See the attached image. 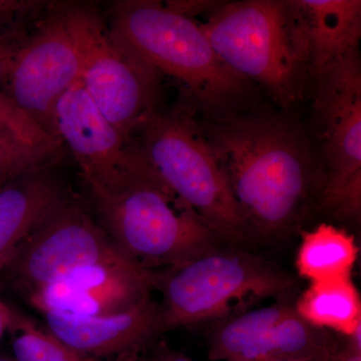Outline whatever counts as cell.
<instances>
[{"instance_id": "25", "label": "cell", "mask_w": 361, "mask_h": 361, "mask_svg": "<svg viewBox=\"0 0 361 361\" xmlns=\"http://www.w3.org/2000/svg\"><path fill=\"white\" fill-rule=\"evenodd\" d=\"M339 343L338 342L336 348L332 350L327 351V353H322V355L314 356V357L310 358H272V360H266L263 361H332L336 357L337 350H338Z\"/></svg>"}, {"instance_id": "28", "label": "cell", "mask_w": 361, "mask_h": 361, "mask_svg": "<svg viewBox=\"0 0 361 361\" xmlns=\"http://www.w3.org/2000/svg\"><path fill=\"white\" fill-rule=\"evenodd\" d=\"M0 361H16L13 358L6 357V356H0Z\"/></svg>"}, {"instance_id": "21", "label": "cell", "mask_w": 361, "mask_h": 361, "mask_svg": "<svg viewBox=\"0 0 361 361\" xmlns=\"http://www.w3.org/2000/svg\"><path fill=\"white\" fill-rule=\"evenodd\" d=\"M51 4L37 0H0V32L37 20Z\"/></svg>"}, {"instance_id": "20", "label": "cell", "mask_w": 361, "mask_h": 361, "mask_svg": "<svg viewBox=\"0 0 361 361\" xmlns=\"http://www.w3.org/2000/svg\"><path fill=\"white\" fill-rule=\"evenodd\" d=\"M9 332L16 361H87L20 313Z\"/></svg>"}, {"instance_id": "19", "label": "cell", "mask_w": 361, "mask_h": 361, "mask_svg": "<svg viewBox=\"0 0 361 361\" xmlns=\"http://www.w3.org/2000/svg\"><path fill=\"white\" fill-rule=\"evenodd\" d=\"M293 305L312 326L344 338L361 327L360 295L351 277L310 283Z\"/></svg>"}, {"instance_id": "10", "label": "cell", "mask_w": 361, "mask_h": 361, "mask_svg": "<svg viewBox=\"0 0 361 361\" xmlns=\"http://www.w3.org/2000/svg\"><path fill=\"white\" fill-rule=\"evenodd\" d=\"M128 257L70 197L28 235L0 278L26 297L82 266Z\"/></svg>"}, {"instance_id": "2", "label": "cell", "mask_w": 361, "mask_h": 361, "mask_svg": "<svg viewBox=\"0 0 361 361\" xmlns=\"http://www.w3.org/2000/svg\"><path fill=\"white\" fill-rule=\"evenodd\" d=\"M108 25L121 44L179 82L202 118L255 108V85L225 65L199 21L167 4L127 0L113 4Z\"/></svg>"}, {"instance_id": "9", "label": "cell", "mask_w": 361, "mask_h": 361, "mask_svg": "<svg viewBox=\"0 0 361 361\" xmlns=\"http://www.w3.org/2000/svg\"><path fill=\"white\" fill-rule=\"evenodd\" d=\"M314 111L325 161L322 205L336 217L361 213V63L357 49L316 73Z\"/></svg>"}, {"instance_id": "16", "label": "cell", "mask_w": 361, "mask_h": 361, "mask_svg": "<svg viewBox=\"0 0 361 361\" xmlns=\"http://www.w3.org/2000/svg\"><path fill=\"white\" fill-rule=\"evenodd\" d=\"M308 47L314 77L339 56L357 49L361 37L360 0H292Z\"/></svg>"}, {"instance_id": "26", "label": "cell", "mask_w": 361, "mask_h": 361, "mask_svg": "<svg viewBox=\"0 0 361 361\" xmlns=\"http://www.w3.org/2000/svg\"><path fill=\"white\" fill-rule=\"evenodd\" d=\"M16 176L9 171V169L0 161V190L2 189L9 180L14 179Z\"/></svg>"}, {"instance_id": "3", "label": "cell", "mask_w": 361, "mask_h": 361, "mask_svg": "<svg viewBox=\"0 0 361 361\" xmlns=\"http://www.w3.org/2000/svg\"><path fill=\"white\" fill-rule=\"evenodd\" d=\"M207 13L199 23L230 70L260 85L281 108L302 101L314 73L292 0L214 2Z\"/></svg>"}, {"instance_id": "1", "label": "cell", "mask_w": 361, "mask_h": 361, "mask_svg": "<svg viewBox=\"0 0 361 361\" xmlns=\"http://www.w3.org/2000/svg\"><path fill=\"white\" fill-rule=\"evenodd\" d=\"M199 122L253 238L290 229L316 173L302 127L285 114L255 108Z\"/></svg>"}, {"instance_id": "18", "label": "cell", "mask_w": 361, "mask_h": 361, "mask_svg": "<svg viewBox=\"0 0 361 361\" xmlns=\"http://www.w3.org/2000/svg\"><path fill=\"white\" fill-rule=\"evenodd\" d=\"M360 248L353 235L322 223L302 233L295 266L300 277L310 283L350 278Z\"/></svg>"}, {"instance_id": "8", "label": "cell", "mask_w": 361, "mask_h": 361, "mask_svg": "<svg viewBox=\"0 0 361 361\" xmlns=\"http://www.w3.org/2000/svg\"><path fill=\"white\" fill-rule=\"evenodd\" d=\"M78 78L77 49L61 4L0 32V90L49 134L56 135L52 113L56 102Z\"/></svg>"}, {"instance_id": "13", "label": "cell", "mask_w": 361, "mask_h": 361, "mask_svg": "<svg viewBox=\"0 0 361 361\" xmlns=\"http://www.w3.org/2000/svg\"><path fill=\"white\" fill-rule=\"evenodd\" d=\"M157 270L132 258L82 266L25 299L42 315L90 318L130 310L152 297Z\"/></svg>"}, {"instance_id": "14", "label": "cell", "mask_w": 361, "mask_h": 361, "mask_svg": "<svg viewBox=\"0 0 361 361\" xmlns=\"http://www.w3.org/2000/svg\"><path fill=\"white\" fill-rule=\"evenodd\" d=\"M44 317L45 330L87 361H115L141 355L163 334L160 303L153 296L115 314Z\"/></svg>"}, {"instance_id": "15", "label": "cell", "mask_w": 361, "mask_h": 361, "mask_svg": "<svg viewBox=\"0 0 361 361\" xmlns=\"http://www.w3.org/2000/svg\"><path fill=\"white\" fill-rule=\"evenodd\" d=\"M68 198L51 166L20 175L0 190V273L35 228Z\"/></svg>"}, {"instance_id": "27", "label": "cell", "mask_w": 361, "mask_h": 361, "mask_svg": "<svg viewBox=\"0 0 361 361\" xmlns=\"http://www.w3.org/2000/svg\"><path fill=\"white\" fill-rule=\"evenodd\" d=\"M140 356L141 355H133L129 356V357L120 358V360H116L115 361H140Z\"/></svg>"}, {"instance_id": "11", "label": "cell", "mask_w": 361, "mask_h": 361, "mask_svg": "<svg viewBox=\"0 0 361 361\" xmlns=\"http://www.w3.org/2000/svg\"><path fill=\"white\" fill-rule=\"evenodd\" d=\"M52 130L71 149L90 193H114L155 173L135 140L126 137L103 115L80 80L56 102Z\"/></svg>"}, {"instance_id": "23", "label": "cell", "mask_w": 361, "mask_h": 361, "mask_svg": "<svg viewBox=\"0 0 361 361\" xmlns=\"http://www.w3.org/2000/svg\"><path fill=\"white\" fill-rule=\"evenodd\" d=\"M332 361H361V332L358 331L339 343L336 357Z\"/></svg>"}, {"instance_id": "24", "label": "cell", "mask_w": 361, "mask_h": 361, "mask_svg": "<svg viewBox=\"0 0 361 361\" xmlns=\"http://www.w3.org/2000/svg\"><path fill=\"white\" fill-rule=\"evenodd\" d=\"M20 312L13 310L8 304L0 298V338L4 332L11 331L18 319Z\"/></svg>"}, {"instance_id": "5", "label": "cell", "mask_w": 361, "mask_h": 361, "mask_svg": "<svg viewBox=\"0 0 361 361\" xmlns=\"http://www.w3.org/2000/svg\"><path fill=\"white\" fill-rule=\"evenodd\" d=\"M222 246L157 270L163 334L218 322L259 301L287 300L295 288L291 276L267 261L240 247Z\"/></svg>"}, {"instance_id": "22", "label": "cell", "mask_w": 361, "mask_h": 361, "mask_svg": "<svg viewBox=\"0 0 361 361\" xmlns=\"http://www.w3.org/2000/svg\"><path fill=\"white\" fill-rule=\"evenodd\" d=\"M156 342L142 353L140 361H195L178 351L173 350L163 342Z\"/></svg>"}, {"instance_id": "4", "label": "cell", "mask_w": 361, "mask_h": 361, "mask_svg": "<svg viewBox=\"0 0 361 361\" xmlns=\"http://www.w3.org/2000/svg\"><path fill=\"white\" fill-rule=\"evenodd\" d=\"M134 140L164 184L200 216L223 243L239 247L254 239L204 137L193 104L157 110Z\"/></svg>"}, {"instance_id": "7", "label": "cell", "mask_w": 361, "mask_h": 361, "mask_svg": "<svg viewBox=\"0 0 361 361\" xmlns=\"http://www.w3.org/2000/svg\"><path fill=\"white\" fill-rule=\"evenodd\" d=\"M80 63V80L92 103L128 139L157 111L160 73L114 37L92 4H61Z\"/></svg>"}, {"instance_id": "6", "label": "cell", "mask_w": 361, "mask_h": 361, "mask_svg": "<svg viewBox=\"0 0 361 361\" xmlns=\"http://www.w3.org/2000/svg\"><path fill=\"white\" fill-rule=\"evenodd\" d=\"M90 194L104 231L123 253L149 269L183 264L224 244L156 173L114 193Z\"/></svg>"}, {"instance_id": "17", "label": "cell", "mask_w": 361, "mask_h": 361, "mask_svg": "<svg viewBox=\"0 0 361 361\" xmlns=\"http://www.w3.org/2000/svg\"><path fill=\"white\" fill-rule=\"evenodd\" d=\"M61 144L0 90V161L16 177L51 166Z\"/></svg>"}, {"instance_id": "12", "label": "cell", "mask_w": 361, "mask_h": 361, "mask_svg": "<svg viewBox=\"0 0 361 361\" xmlns=\"http://www.w3.org/2000/svg\"><path fill=\"white\" fill-rule=\"evenodd\" d=\"M326 330L306 322L287 300L245 310L214 322L208 336L213 361L310 358L336 348Z\"/></svg>"}]
</instances>
